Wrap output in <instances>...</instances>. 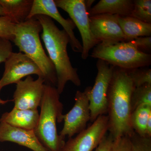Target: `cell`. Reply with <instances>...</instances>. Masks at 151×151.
<instances>
[{
    "label": "cell",
    "mask_w": 151,
    "mask_h": 151,
    "mask_svg": "<svg viewBox=\"0 0 151 151\" xmlns=\"http://www.w3.org/2000/svg\"><path fill=\"white\" fill-rule=\"evenodd\" d=\"M151 116V106L142 105L132 112L131 124L135 133L142 137H145L146 126Z\"/></svg>",
    "instance_id": "19"
},
{
    "label": "cell",
    "mask_w": 151,
    "mask_h": 151,
    "mask_svg": "<svg viewBox=\"0 0 151 151\" xmlns=\"http://www.w3.org/2000/svg\"><path fill=\"white\" fill-rule=\"evenodd\" d=\"M128 71L135 88L151 84V69L148 67L138 68Z\"/></svg>",
    "instance_id": "22"
},
{
    "label": "cell",
    "mask_w": 151,
    "mask_h": 151,
    "mask_svg": "<svg viewBox=\"0 0 151 151\" xmlns=\"http://www.w3.org/2000/svg\"><path fill=\"white\" fill-rule=\"evenodd\" d=\"M36 128L37 137L47 151H61L65 142L57 132V122H63V105L56 87L45 84Z\"/></svg>",
    "instance_id": "4"
},
{
    "label": "cell",
    "mask_w": 151,
    "mask_h": 151,
    "mask_svg": "<svg viewBox=\"0 0 151 151\" xmlns=\"http://www.w3.org/2000/svg\"><path fill=\"white\" fill-rule=\"evenodd\" d=\"M96 66L97 73L94 86H88L84 90L89 101L91 122L108 113V88L115 68L100 59L97 60Z\"/></svg>",
    "instance_id": "6"
},
{
    "label": "cell",
    "mask_w": 151,
    "mask_h": 151,
    "mask_svg": "<svg viewBox=\"0 0 151 151\" xmlns=\"http://www.w3.org/2000/svg\"><path fill=\"white\" fill-rule=\"evenodd\" d=\"M119 24L127 42L151 35V24L141 21L131 16L118 17Z\"/></svg>",
    "instance_id": "18"
},
{
    "label": "cell",
    "mask_w": 151,
    "mask_h": 151,
    "mask_svg": "<svg viewBox=\"0 0 151 151\" xmlns=\"http://www.w3.org/2000/svg\"><path fill=\"white\" fill-rule=\"evenodd\" d=\"M39 15H43L53 19L61 25L70 39L71 49L74 52L81 53L82 46L77 39L74 29L75 25L70 19H65L62 17L58 10L53 0H33L32 7L27 19L35 17Z\"/></svg>",
    "instance_id": "13"
},
{
    "label": "cell",
    "mask_w": 151,
    "mask_h": 151,
    "mask_svg": "<svg viewBox=\"0 0 151 151\" xmlns=\"http://www.w3.org/2000/svg\"><path fill=\"white\" fill-rule=\"evenodd\" d=\"M5 16V15L3 10L2 7L0 5V16Z\"/></svg>",
    "instance_id": "31"
},
{
    "label": "cell",
    "mask_w": 151,
    "mask_h": 151,
    "mask_svg": "<svg viewBox=\"0 0 151 151\" xmlns=\"http://www.w3.org/2000/svg\"><path fill=\"white\" fill-rule=\"evenodd\" d=\"M0 142L16 143L33 151H47L34 130L17 128L4 122H0Z\"/></svg>",
    "instance_id": "14"
},
{
    "label": "cell",
    "mask_w": 151,
    "mask_h": 151,
    "mask_svg": "<svg viewBox=\"0 0 151 151\" xmlns=\"http://www.w3.org/2000/svg\"><path fill=\"white\" fill-rule=\"evenodd\" d=\"M108 131V116H99L87 129L65 142L61 151H93Z\"/></svg>",
    "instance_id": "8"
},
{
    "label": "cell",
    "mask_w": 151,
    "mask_h": 151,
    "mask_svg": "<svg viewBox=\"0 0 151 151\" xmlns=\"http://www.w3.org/2000/svg\"><path fill=\"white\" fill-rule=\"evenodd\" d=\"M132 112L142 105L151 106V84L135 88L131 98Z\"/></svg>",
    "instance_id": "20"
},
{
    "label": "cell",
    "mask_w": 151,
    "mask_h": 151,
    "mask_svg": "<svg viewBox=\"0 0 151 151\" xmlns=\"http://www.w3.org/2000/svg\"><path fill=\"white\" fill-rule=\"evenodd\" d=\"M114 141V139L112 135L109 133L106 134L100 144L96 148L95 151H111Z\"/></svg>",
    "instance_id": "28"
},
{
    "label": "cell",
    "mask_w": 151,
    "mask_h": 151,
    "mask_svg": "<svg viewBox=\"0 0 151 151\" xmlns=\"http://www.w3.org/2000/svg\"><path fill=\"white\" fill-rule=\"evenodd\" d=\"M130 16L151 24V0H134V7Z\"/></svg>",
    "instance_id": "21"
},
{
    "label": "cell",
    "mask_w": 151,
    "mask_h": 151,
    "mask_svg": "<svg viewBox=\"0 0 151 151\" xmlns=\"http://www.w3.org/2000/svg\"><path fill=\"white\" fill-rule=\"evenodd\" d=\"M94 1H93V0H87V1L85 0V6H86V9L88 11V12L91 8V6Z\"/></svg>",
    "instance_id": "29"
},
{
    "label": "cell",
    "mask_w": 151,
    "mask_h": 151,
    "mask_svg": "<svg viewBox=\"0 0 151 151\" xmlns=\"http://www.w3.org/2000/svg\"><path fill=\"white\" fill-rule=\"evenodd\" d=\"M74 100L73 108L62 116L64 125L59 135L63 139L65 137L72 138L76 134L82 132L86 129L87 123L90 121L89 101L85 91H76Z\"/></svg>",
    "instance_id": "9"
},
{
    "label": "cell",
    "mask_w": 151,
    "mask_h": 151,
    "mask_svg": "<svg viewBox=\"0 0 151 151\" xmlns=\"http://www.w3.org/2000/svg\"><path fill=\"white\" fill-rule=\"evenodd\" d=\"M131 137L124 136L114 139L111 151H131Z\"/></svg>",
    "instance_id": "25"
},
{
    "label": "cell",
    "mask_w": 151,
    "mask_h": 151,
    "mask_svg": "<svg viewBox=\"0 0 151 151\" xmlns=\"http://www.w3.org/2000/svg\"><path fill=\"white\" fill-rule=\"evenodd\" d=\"M42 27L35 17L16 24L13 42L20 52L25 55L40 68L43 73L45 84L56 86L55 68L45 51L41 42L40 33Z\"/></svg>",
    "instance_id": "3"
},
{
    "label": "cell",
    "mask_w": 151,
    "mask_h": 151,
    "mask_svg": "<svg viewBox=\"0 0 151 151\" xmlns=\"http://www.w3.org/2000/svg\"><path fill=\"white\" fill-rule=\"evenodd\" d=\"M116 15L102 14L89 16L90 29L99 43L127 42Z\"/></svg>",
    "instance_id": "12"
},
{
    "label": "cell",
    "mask_w": 151,
    "mask_h": 151,
    "mask_svg": "<svg viewBox=\"0 0 151 151\" xmlns=\"http://www.w3.org/2000/svg\"><path fill=\"white\" fill-rule=\"evenodd\" d=\"M130 137L131 151H151V138L142 137L135 132Z\"/></svg>",
    "instance_id": "24"
},
{
    "label": "cell",
    "mask_w": 151,
    "mask_h": 151,
    "mask_svg": "<svg viewBox=\"0 0 151 151\" xmlns=\"http://www.w3.org/2000/svg\"><path fill=\"white\" fill-rule=\"evenodd\" d=\"M39 118V113L36 110L13 109L9 112L4 113L0 122H4L13 127L29 130H35Z\"/></svg>",
    "instance_id": "15"
},
{
    "label": "cell",
    "mask_w": 151,
    "mask_h": 151,
    "mask_svg": "<svg viewBox=\"0 0 151 151\" xmlns=\"http://www.w3.org/2000/svg\"><path fill=\"white\" fill-rule=\"evenodd\" d=\"M45 81L42 77L35 80L29 76L16 84L13 101L14 108L21 110H36L40 106L44 92Z\"/></svg>",
    "instance_id": "10"
},
{
    "label": "cell",
    "mask_w": 151,
    "mask_h": 151,
    "mask_svg": "<svg viewBox=\"0 0 151 151\" xmlns=\"http://www.w3.org/2000/svg\"><path fill=\"white\" fill-rule=\"evenodd\" d=\"M134 0H100L88 12L89 16L109 14L120 17L130 16Z\"/></svg>",
    "instance_id": "16"
},
{
    "label": "cell",
    "mask_w": 151,
    "mask_h": 151,
    "mask_svg": "<svg viewBox=\"0 0 151 151\" xmlns=\"http://www.w3.org/2000/svg\"><path fill=\"white\" fill-rule=\"evenodd\" d=\"M12 52L11 41L0 38V63L5 62Z\"/></svg>",
    "instance_id": "26"
},
{
    "label": "cell",
    "mask_w": 151,
    "mask_h": 151,
    "mask_svg": "<svg viewBox=\"0 0 151 151\" xmlns=\"http://www.w3.org/2000/svg\"><path fill=\"white\" fill-rule=\"evenodd\" d=\"M135 87L127 70L115 67L108 94V131L114 139L132 137L131 98Z\"/></svg>",
    "instance_id": "1"
},
{
    "label": "cell",
    "mask_w": 151,
    "mask_h": 151,
    "mask_svg": "<svg viewBox=\"0 0 151 151\" xmlns=\"http://www.w3.org/2000/svg\"><path fill=\"white\" fill-rule=\"evenodd\" d=\"M58 8L68 14L77 27L82 39L81 58L86 60L90 50L99 44L91 32L89 15L85 6V0H55Z\"/></svg>",
    "instance_id": "7"
},
{
    "label": "cell",
    "mask_w": 151,
    "mask_h": 151,
    "mask_svg": "<svg viewBox=\"0 0 151 151\" xmlns=\"http://www.w3.org/2000/svg\"><path fill=\"white\" fill-rule=\"evenodd\" d=\"M131 41L140 51L147 53L151 51V36L138 37Z\"/></svg>",
    "instance_id": "27"
},
{
    "label": "cell",
    "mask_w": 151,
    "mask_h": 151,
    "mask_svg": "<svg viewBox=\"0 0 151 151\" xmlns=\"http://www.w3.org/2000/svg\"><path fill=\"white\" fill-rule=\"evenodd\" d=\"M1 89L2 88L0 87V92H1ZM10 101H13V100H2V99H1V97H0V105H4V104H6V103H8V102H10Z\"/></svg>",
    "instance_id": "30"
},
{
    "label": "cell",
    "mask_w": 151,
    "mask_h": 151,
    "mask_svg": "<svg viewBox=\"0 0 151 151\" xmlns=\"http://www.w3.org/2000/svg\"><path fill=\"white\" fill-rule=\"evenodd\" d=\"M16 24L14 23L8 17L0 16V38L10 41L14 37Z\"/></svg>",
    "instance_id": "23"
},
{
    "label": "cell",
    "mask_w": 151,
    "mask_h": 151,
    "mask_svg": "<svg viewBox=\"0 0 151 151\" xmlns=\"http://www.w3.org/2000/svg\"><path fill=\"white\" fill-rule=\"evenodd\" d=\"M42 27L41 37L47 52L49 58L55 68L57 76L56 88L60 95L65 85L70 81L75 86L81 85L77 68L72 66L68 54V45L70 39L64 30L57 27L49 17L39 15L35 17Z\"/></svg>",
    "instance_id": "2"
},
{
    "label": "cell",
    "mask_w": 151,
    "mask_h": 151,
    "mask_svg": "<svg viewBox=\"0 0 151 151\" xmlns=\"http://www.w3.org/2000/svg\"><path fill=\"white\" fill-rule=\"evenodd\" d=\"M33 0H0L5 16L14 23L26 21L32 7Z\"/></svg>",
    "instance_id": "17"
},
{
    "label": "cell",
    "mask_w": 151,
    "mask_h": 151,
    "mask_svg": "<svg viewBox=\"0 0 151 151\" xmlns=\"http://www.w3.org/2000/svg\"><path fill=\"white\" fill-rule=\"evenodd\" d=\"M90 56L127 70L149 67L151 64V54L139 50L132 41L98 44Z\"/></svg>",
    "instance_id": "5"
},
{
    "label": "cell",
    "mask_w": 151,
    "mask_h": 151,
    "mask_svg": "<svg viewBox=\"0 0 151 151\" xmlns=\"http://www.w3.org/2000/svg\"><path fill=\"white\" fill-rule=\"evenodd\" d=\"M32 74L44 78L40 68L28 57L21 52H12L5 62V70L0 79V87L2 88L9 84H17L24 77Z\"/></svg>",
    "instance_id": "11"
}]
</instances>
